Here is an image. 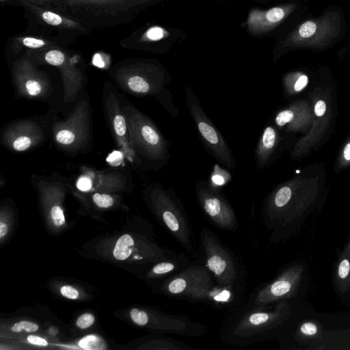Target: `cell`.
I'll return each mask as SVG.
<instances>
[{"instance_id": "obj_23", "label": "cell", "mask_w": 350, "mask_h": 350, "mask_svg": "<svg viewBox=\"0 0 350 350\" xmlns=\"http://www.w3.org/2000/svg\"><path fill=\"white\" fill-rule=\"evenodd\" d=\"M338 290L346 293L350 290V240L339 256L334 275Z\"/></svg>"}, {"instance_id": "obj_8", "label": "cell", "mask_w": 350, "mask_h": 350, "mask_svg": "<svg viewBox=\"0 0 350 350\" xmlns=\"http://www.w3.org/2000/svg\"><path fill=\"white\" fill-rule=\"evenodd\" d=\"M185 93L189 113L204 144L225 167L234 168L235 159L230 147L206 116L197 95L189 87L185 88Z\"/></svg>"}, {"instance_id": "obj_19", "label": "cell", "mask_w": 350, "mask_h": 350, "mask_svg": "<svg viewBox=\"0 0 350 350\" xmlns=\"http://www.w3.org/2000/svg\"><path fill=\"white\" fill-rule=\"evenodd\" d=\"M296 8L295 3H285L267 10L254 8L247 17V29L254 36L267 33L284 22Z\"/></svg>"}, {"instance_id": "obj_27", "label": "cell", "mask_w": 350, "mask_h": 350, "mask_svg": "<svg viewBox=\"0 0 350 350\" xmlns=\"http://www.w3.org/2000/svg\"><path fill=\"white\" fill-rule=\"evenodd\" d=\"M92 199L100 208H109L114 204V198L109 193L93 192Z\"/></svg>"}, {"instance_id": "obj_6", "label": "cell", "mask_w": 350, "mask_h": 350, "mask_svg": "<svg viewBox=\"0 0 350 350\" xmlns=\"http://www.w3.org/2000/svg\"><path fill=\"white\" fill-rule=\"evenodd\" d=\"M91 109L87 99L80 100L64 121L52 126V136L56 145L69 152L85 150L90 139Z\"/></svg>"}, {"instance_id": "obj_18", "label": "cell", "mask_w": 350, "mask_h": 350, "mask_svg": "<svg viewBox=\"0 0 350 350\" xmlns=\"http://www.w3.org/2000/svg\"><path fill=\"white\" fill-rule=\"evenodd\" d=\"M126 180V176L120 172L96 170L82 166L75 185L82 192L109 193L123 189Z\"/></svg>"}, {"instance_id": "obj_40", "label": "cell", "mask_w": 350, "mask_h": 350, "mask_svg": "<svg viewBox=\"0 0 350 350\" xmlns=\"http://www.w3.org/2000/svg\"><path fill=\"white\" fill-rule=\"evenodd\" d=\"M344 157L345 159L350 160V144H348L345 148Z\"/></svg>"}, {"instance_id": "obj_24", "label": "cell", "mask_w": 350, "mask_h": 350, "mask_svg": "<svg viewBox=\"0 0 350 350\" xmlns=\"http://www.w3.org/2000/svg\"><path fill=\"white\" fill-rule=\"evenodd\" d=\"M134 246L132 237L128 234L121 236L113 249V256L119 260H126L131 254Z\"/></svg>"}, {"instance_id": "obj_29", "label": "cell", "mask_w": 350, "mask_h": 350, "mask_svg": "<svg viewBox=\"0 0 350 350\" xmlns=\"http://www.w3.org/2000/svg\"><path fill=\"white\" fill-rule=\"evenodd\" d=\"M50 215L53 224L57 226L63 225L65 222V217L61 206L54 204L50 211Z\"/></svg>"}, {"instance_id": "obj_10", "label": "cell", "mask_w": 350, "mask_h": 350, "mask_svg": "<svg viewBox=\"0 0 350 350\" xmlns=\"http://www.w3.org/2000/svg\"><path fill=\"white\" fill-rule=\"evenodd\" d=\"M106 118L118 148L131 164L139 165L140 159L129 142L126 120L117 93L108 88L103 96Z\"/></svg>"}, {"instance_id": "obj_4", "label": "cell", "mask_w": 350, "mask_h": 350, "mask_svg": "<svg viewBox=\"0 0 350 350\" xmlns=\"http://www.w3.org/2000/svg\"><path fill=\"white\" fill-rule=\"evenodd\" d=\"M341 27L339 12L328 11L299 24L286 36L282 45L285 48H325L340 36Z\"/></svg>"}, {"instance_id": "obj_13", "label": "cell", "mask_w": 350, "mask_h": 350, "mask_svg": "<svg viewBox=\"0 0 350 350\" xmlns=\"http://www.w3.org/2000/svg\"><path fill=\"white\" fill-rule=\"evenodd\" d=\"M211 234L203 230L201 235L207 267L214 273L220 285L232 286L237 278L232 258Z\"/></svg>"}, {"instance_id": "obj_20", "label": "cell", "mask_w": 350, "mask_h": 350, "mask_svg": "<svg viewBox=\"0 0 350 350\" xmlns=\"http://www.w3.org/2000/svg\"><path fill=\"white\" fill-rule=\"evenodd\" d=\"M291 308L286 301L279 304L273 311L256 312L245 317L237 327L239 334L249 335L262 332L284 321L290 314Z\"/></svg>"}, {"instance_id": "obj_28", "label": "cell", "mask_w": 350, "mask_h": 350, "mask_svg": "<svg viewBox=\"0 0 350 350\" xmlns=\"http://www.w3.org/2000/svg\"><path fill=\"white\" fill-rule=\"evenodd\" d=\"M320 329L318 323L313 321L303 323L298 330V334L302 338H311L317 335Z\"/></svg>"}, {"instance_id": "obj_31", "label": "cell", "mask_w": 350, "mask_h": 350, "mask_svg": "<svg viewBox=\"0 0 350 350\" xmlns=\"http://www.w3.org/2000/svg\"><path fill=\"white\" fill-rule=\"evenodd\" d=\"M130 315L133 322L139 325H146L149 320L147 313L137 308H133L130 312Z\"/></svg>"}, {"instance_id": "obj_22", "label": "cell", "mask_w": 350, "mask_h": 350, "mask_svg": "<svg viewBox=\"0 0 350 350\" xmlns=\"http://www.w3.org/2000/svg\"><path fill=\"white\" fill-rule=\"evenodd\" d=\"M277 133L271 126L263 130L255 150V159L258 169H262L269 161L276 144Z\"/></svg>"}, {"instance_id": "obj_35", "label": "cell", "mask_w": 350, "mask_h": 350, "mask_svg": "<svg viewBox=\"0 0 350 350\" xmlns=\"http://www.w3.org/2000/svg\"><path fill=\"white\" fill-rule=\"evenodd\" d=\"M60 292L64 297L70 299H77L79 297L78 291L70 285L63 286Z\"/></svg>"}, {"instance_id": "obj_30", "label": "cell", "mask_w": 350, "mask_h": 350, "mask_svg": "<svg viewBox=\"0 0 350 350\" xmlns=\"http://www.w3.org/2000/svg\"><path fill=\"white\" fill-rule=\"evenodd\" d=\"M38 329V325L36 323L27 321H20L12 327V330L14 332H20L23 330L27 332H34Z\"/></svg>"}, {"instance_id": "obj_36", "label": "cell", "mask_w": 350, "mask_h": 350, "mask_svg": "<svg viewBox=\"0 0 350 350\" xmlns=\"http://www.w3.org/2000/svg\"><path fill=\"white\" fill-rule=\"evenodd\" d=\"M308 81V77L304 75H301L297 79L294 85L295 91L299 92L306 87Z\"/></svg>"}, {"instance_id": "obj_26", "label": "cell", "mask_w": 350, "mask_h": 350, "mask_svg": "<svg viewBox=\"0 0 350 350\" xmlns=\"http://www.w3.org/2000/svg\"><path fill=\"white\" fill-rule=\"evenodd\" d=\"M231 177L229 172L215 164L211 175V183L214 187L222 186L226 184Z\"/></svg>"}, {"instance_id": "obj_34", "label": "cell", "mask_w": 350, "mask_h": 350, "mask_svg": "<svg viewBox=\"0 0 350 350\" xmlns=\"http://www.w3.org/2000/svg\"><path fill=\"white\" fill-rule=\"evenodd\" d=\"M174 268L175 265L170 262H160L153 267L152 272L157 275H161L172 271Z\"/></svg>"}, {"instance_id": "obj_15", "label": "cell", "mask_w": 350, "mask_h": 350, "mask_svg": "<svg viewBox=\"0 0 350 350\" xmlns=\"http://www.w3.org/2000/svg\"><path fill=\"white\" fill-rule=\"evenodd\" d=\"M304 269L301 264L286 269L273 282L258 292L255 304L260 306L293 296L301 284Z\"/></svg>"}, {"instance_id": "obj_16", "label": "cell", "mask_w": 350, "mask_h": 350, "mask_svg": "<svg viewBox=\"0 0 350 350\" xmlns=\"http://www.w3.org/2000/svg\"><path fill=\"white\" fill-rule=\"evenodd\" d=\"M212 287L211 276L204 267H191L174 278L167 284L170 294L204 299Z\"/></svg>"}, {"instance_id": "obj_17", "label": "cell", "mask_w": 350, "mask_h": 350, "mask_svg": "<svg viewBox=\"0 0 350 350\" xmlns=\"http://www.w3.org/2000/svg\"><path fill=\"white\" fill-rule=\"evenodd\" d=\"M172 31L159 25L144 27L136 29L131 35L119 42L121 47L126 49L163 53L172 44Z\"/></svg>"}, {"instance_id": "obj_14", "label": "cell", "mask_w": 350, "mask_h": 350, "mask_svg": "<svg viewBox=\"0 0 350 350\" xmlns=\"http://www.w3.org/2000/svg\"><path fill=\"white\" fill-rule=\"evenodd\" d=\"M44 138V130L31 120H21L8 125L1 136L5 146L17 152L31 150L40 144Z\"/></svg>"}, {"instance_id": "obj_38", "label": "cell", "mask_w": 350, "mask_h": 350, "mask_svg": "<svg viewBox=\"0 0 350 350\" xmlns=\"http://www.w3.org/2000/svg\"><path fill=\"white\" fill-rule=\"evenodd\" d=\"M326 109V105L324 101H318L314 107V112L317 116H321L324 114Z\"/></svg>"}, {"instance_id": "obj_11", "label": "cell", "mask_w": 350, "mask_h": 350, "mask_svg": "<svg viewBox=\"0 0 350 350\" xmlns=\"http://www.w3.org/2000/svg\"><path fill=\"white\" fill-rule=\"evenodd\" d=\"M150 196L164 224L177 239L189 249L190 243L186 221L171 192L157 184L151 186Z\"/></svg>"}, {"instance_id": "obj_1", "label": "cell", "mask_w": 350, "mask_h": 350, "mask_svg": "<svg viewBox=\"0 0 350 350\" xmlns=\"http://www.w3.org/2000/svg\"><path fill=\"white\" fill-rule=\"evenodd\" d=\"M79 21L92 31L131 22L161 0H29Z\"/></svg>"}, {"instance_id": "obj_2", "label": "cell", "mask_w": 350, "mask_h": 350, "mask_svg": "<svg viewBox=\"0 0 350 350\" xmlns=\"http://www.w3.org/2000/svg\"><path fill=\"white\" fill-rule=\"evenodd\" d=\"M110 75L124 92L138 96H155L172 81L167 70L157 61L131 59L116 64Z\"/></svg>"}, {"instance_id": "obj_21", "label": "cell", "mask_w": 350, "mask_h": 350, "mask_svg": "<svg viewBox=\"0 0 350 350\" xmlns=\"http://www.w3.org/2000/svg\"><path fill=\"white\" fill-rule=\"evenodd\" d=\"M64 46L57 40L46 35L21 34L12 38L10 47L14 54L21 51L41 50Z\"/></svg>"}, {"instance_id": "obj_32", "label": "cell", "mask_w": 350, "mask_h": 350, "mask_svg": "<svg viewBox=\"0 0 350 350\" xmlns=\"http://www.w3.org/2000/svg\"><path fill=\"white\" fill-rule=\"evenodd\" d=\"M294 118V113L290 109L280 111L275 117V123L279 126H283L291 122Z\"/></svg>"}, {"instance_id": "obj_3", "label": "cell", "mask_w": 350, "mask_h": 350, "mask_svg": "<svg viewBox=\"0 0 350 350\" xmlns=\"http://www.w3.org/2000/svg\"><path fill=\"white\" fill-rule=\"evenodd\" d=\"M122 109L133 149L148 161L165 162L169 157V144L155 124L133 105L123 104Z\"/></svg>"}, {"instance_id": "obj_39", "label": "cell", "mask_w": 350, "mask_h": 350, "mask_svg": "<svg viewBox=\"0 0 350 350\" xmlns=\"http://www.w3.org/2000/svg\"><path fill=\"white\" fill-rule=\"evenodd\" d=\"M8 232V226L2 221L0 222V238H3Z\"/></svg>"}, {"instance_id": "obj_9", "label": "cell", "mask_w": 350, "mask_h": 350, "mask_svg": "<svg viewBox=\"0 0 350 350\" xmlns=\"http://www.w3.org/2000/svg\"><path fill=\"white\" fill-rule=\"evenodd\" d=\"M12 73L16 92L21 97L44 98L52 92L48 76L24 54L13 62Z\"/></svg>"}, {"instance_id": "obj_7", "label": "cell", "mask_w": 350, "mask_h": 350, "mask_svg": "<svg viewBox=\"0 0 350 350\" xmlns=\"http://www.w3.org/2000/svg\"><path fill=\"white\" fill-rule=\"evenodd\" d=\"M15 1L25 9L27 15L31 16L44 31L49 33V36L53 38L51 33H56L57 38L63 45L72 42L79 36H87L92 31L79 21L56 11L37 5L29 0Z\"/></svg>"}, {"instance_id": "obj_33", "label": "cell", "mask_w": 350, "mask_h": 350, "mask_svg": "<svg viewBox=\"0 0 350 350\" xmlns=\"http://www.w3.org/2000/svg\"><path fill=\"white\" fill-rule=\"evenodd\" d=\"M94 322V317L90 313H85L81 315L77 320V325L81 329L90 327Z\"/></svg>"}, {"instance_id": "obj_5", "label": "cell", "mask_w": 350, "mask_h": 350, "mask_svg": "<svg viewBox=\"0 0 350 350\" xmlns=\"http://www.w3.org/2000/svg\"><path fill=\"white\" fill-rule=\"evenodd\" d=\"M59 46L41 50L29 51L24 55L38 64H46L57 68L63 84V101L73 102L83 88L84 75L78 66L79 57Z\"/></svg>"}, {"instance_id": "obj_25", "label": "cell", "mask_w": 350, "mask_h": 350, "mask_svg": "<svg viewBox=\"0 0 350 350\" xmlns=\"http://www.w3.org/2000/svg\"><path fill=\"white\" fill-rule=\"evenodd\" d=\"M154 97L159 101L171 116L176 118L178 116V109L174 105L172 94L169 90L165 88Z\"/></svg>"}, {"instance_id": "obj_12", "label": "cell", "mask_w": 350, "mask_h": 350, "mask_svg": "<svg viewBox=\"0 0 350 350\" xmlns=\"http://www.w3.org/2000/svg\"><path fill=\"white\" fill-rule=\"evenodd\" d=\"M196 193L199 204L215 224L224 229L234 228L236 225L234 211L216 187L199 180L196 184Z\"/></svg>"}, {"instance_id": "obj_37", "label": "cell", "mask_w": 350, "mask_h": 350, "mask_svg": "<svg viewBox=\"0 0 350 350\" xmlns=\"http://www.w3.org/2000/svg\"><path fill=\"white\" fill-rule=\"evenodd\" d=\"M27 341L34 345L38 346H47L48 342L47 341L42 338L40 337H38L37 336L30 335L27 337Z\"/></svg>"}]
</instances>
